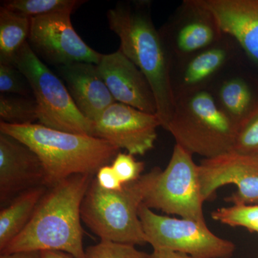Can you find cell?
<instances>
[{
	"label": "cell",
	"instance_id": "cell-1",
	"mask_svg": "<svg viewBox=\"0 0 258 258\" xmlns=\"http://www.w3.org/2000/svg\"><path fill=\"white\" fill-rule=\"evenodd\" d=\"M93 175L76 174L47 189L23 232L1 254L57 250L86 258L81 205Z\"/></svg>",
	"mask_w": 258,
	"mask_h": 258
},
{
	"label": "cell",
	"instance_id": "cell-2",
	"mask_svg": "<svg viewBox=\"0 0 258 258\" xmlns=\"http://www.w3.org/2000/svg\"><path fill=\"white\" fill-rule=\"evenodd\" d=\"M109 28L119 37L120 50L147 78L157 105L161 127L165 128L174 113L170 53L151 18L147 3L131 6L118 3L107 13Z\"/></svg>",
	"mask_w": 258,
	"mask_h": 258
},
{
	"label": "cell",
	"instance_id": "cell-3",
	"mask_svg": "<svg viewBox=\"0 0 258 258\" xmlns=\"http://www.w3.org/2000/svg\"><path fill=\"white\" fill-rule=\"evenodd\" d=\"M0 133L18 139L36 154L47 188L76 174H96L120 150L93 136L62 132L40 123L13 125L1 121Z\"/></svg>",
	"mask_w": 258,
	"mask_h": 258
},
{
	"label": "cell",
	"instance_id": "cell-4",
	"mask_svg": "<svg viewBox=\"0 0 258 258\" xmlns=\"http://www.w3.org/2000/svg\"><path fill=\"white\" fill-rule=\"evenodd\" d=\"M161 170L156 166L117 191L102 189L93 179L81 205L82 221L101 240L134 245L147 244L139 209Z\"/></svg>",
	"mask_w": 258,
	"mask_h": 258
},
{
	"label": "cell",
	"instance_id": "cell-5",
	"mask_svg": "<svg viewBox=\"0 0 258 258\" xmlns=\"http://www.w3.org/2000/svg\"><path fill=\"white\" fill-rule=\"evenodd\" d=\"M164 129L186 152L210 159L232 151L239 126L205 88L176 95L174 113Z\"/></svg>",
	"mask_w": 258,
	"mask_h": 258
},
{
	"label": "cell",
	"instance_id": "cell-6",
	"mask_svg": "<svg viewBox=\"0 0 258 258\" xmlns=\"http://www.w3.org/2000/svg\"><path fill=\"white\" fill-rule=\"evenodd\" d=\"M13 64L28 79L36 102L40 124L94 137L92 122L81 113L63 81L42 62L28 41L19 51Z\"/></svg>",
	"mask_w": 258,
	"mask_h": 258
},
{
	"label": "cell",
	"instance_id": "cell-7",
	"mask_svg": "<svg viewBox=\"0 0 258 258\" xmlns=\"http://www.w3.org/2000/svg\"><path fill=\"white\" fill-rule=\"evenodd\" d=\"M139 216L147 244L192 258H231L235 244L214 234L207 224L158 215L142 204Z\"/></svg>",
	"mask_w": 258,
	"mask_h": 258
},
{
	"label": "cell",
	"instance_id": "cell-8",
	"mask_svg": "<svg viewBox=\"0 0 258 258\" xmlns=\"http://www.w3.org/2000/svg\"><path fill=\"white\" fill-rule=\"evenodd\" d=\"M204 203L199 165L192 154L175 144L169 164L161 169L143 204L151 210L206 224Z\"/></svg>",
	"mask_w": 258,
	"mask_h": 258
},
{
	"label": "cell",
	"instance_id": "cell-9",
	"mask_svg": "<svg viewBox=\"0 0 258 258\" xmlns=\"http://www.w3.org/2000/svg\"><path fill=\"white\" fill-rule=\"evenodd\" d=\"M71 15L60 13L31 18L29 45L40 58L57 67L74 62L98 64L102 54L83 41Z\"/></svg>",
	"mask_w": 258,
	"mask_h": 258
},
{
	"label": "cell",
	"instance_id": "cell-10",
	"mask_svg": "<svg viewBox=\"0 0 258 258\" xmlns=\"http://www.w3.org/2000/svg\"><path fill=\"white\" fill-rule=\"evenodd\" d=\"M93 136L132 155H144L154 147L161 122L157 114L115 102L93 123Z\"/></svg>",
	"mask_w": 258,
	"mask_h": 258
},
{
	"label": "cell",
	"instance_id": "cell-11",
	"mask_svg": "<svg viewBox=\"0 0 258 258\" xmlns=\"http://www.w3.org/2000/svg\"><path fill=\"white\" fill-rule=\"evenodd\" d=\"M204 202L227 184L237 190L225 200L233 205H258V158L230 151L218 157L204 159L199 164Z\"/></svg>",
	"mask_w": 258,
	"mask_h": 258
},
{
	"label": "cell",
	"instance_id": "cell-12",
	"mask_svg": "<svg viewBox=\"0 0 258 258\" xmlns=\"http://www.w3.org/2000/svg\"><path fill=\"white\" fill-rule=\"evenodd\" d=\"M169 53L181 59L205 50L225 36L213 15L199 4L198 0H186L177 14L160 32Z\"/></svg>",
	"mask_w": 258,
	"mask_h": 258
},
{
	"label": "cell",
	"instance_id": "cell-13",
	"mask_svg": "<svg viewBox=\"0 0 258 258\" xmlns=\"http://www.w3.org/2000/svg\"><path fill=\"white\" fill-rule=\"evenodd\" d=\"M45 186V174L36 154L8 134L0 133V204L5 208L20 194Z\"/></svg>",
	"mask_w": 258,
	"mask_h": 258
},
{
	"label": "cell",
	"instance_id": "cell-14",
	"mask_svg": "<svg viewBox=\"0 0 258 258\" xmlns=\"http://www.w3.org/2000/svg\"><path fill=\"white\" fill-rule=\"evenodd\" d=\"M97 68L115 102L157 114V101L149 81L120 49L102 55Z\"/></svg>",
	"mask_w": 258,
	"mask_h": 258
},
{
	"label": "cell",
	"instance_id": "cell-15",
	"mask_svg": "<svg viewBox=\"0 0 258 258\" xmlns=\"http://www.w3.org/2000/svg\"><path fill=\"white\" fill-rule=\"evenodd\" d=\"M215 17L222 33L258 64V0H198Z\"/></svg>",
	"mask_w": 258,
	"mask_h": 258
},
{
	"label": "cell",
	"instance_id": "cell-16",
	"mask_svg": "<svg viewBox=\"0 0 258 258\" xmlns=\"http://www.w3.org/2000/svg\"><path fill=\"white\" fill-rule=\"evenodd\" d=\"M75 104L92 123L115 101L98 72L97 64L74 62L57 66Z\"/></svg>",
	"mask_w": 258,
	"mask_h": 258
},
{
	"label": "cell",
	"instance_id": "cell-17",
	"mask_svg": "<svg viewBox=\"0 0 258 258\" xmlns=\"http://www.w3.org/2000/svg\"><path fill=\"white\" fill-rule=\"evenodd\" d=\"M230 42L224 40L184 59L176 79L174 94L205 88V85L227 64L232 55Z\"/></svg>",
	"mask_w": 258,
	"mask_h": 258
},
{
	"label": "cell",
	"instance_id": "cell-18",
	"mask_svg": "<svg viewBox=\"0 0 258 258\" xmlns=\"http://www.w3.org/2000/svg\"><path fill=\"white\" fill-rule=\"evenodd\" d=\"M48 188L37 186L20 194L0 212V252L23 232Z\"/></svg>",
	"mask_w": 258,
	"mask_h": 258
},
{
	"label": "cell",
	"instance_id": "cell-19",
	"mask_svg": "<svg viewBox=\"0 0 258 258\" xmlns=\"http://www.w3.org/2000/svg\"><path fill=\"white\" fill-rule=\"evenodd\" d=\"M215 97L222 109L239 128L258 109V100L253 89L245 79L239 76L225 79Z\"/></svg>",
	"mask_w": 258,
	"mask_h": 258
},
{
	"label": "cell",
	"instance_id": "cell-20",
	"mask_svg": "<svg viewBox=\"0 0 258 258\" xmlns=\"http://www.w3.org/2000/svg\"><path fill=\"white\" fill-rule=\"evenodd\" d=\"M31 19L1 7L0 64H13L15 57L28 41Z\"/></svg>",
	"mask_w": 258,
	"mask_h": 258
},
{
	"label": "cell",
	"instance_id": "cell-21",
	"mask_svg": "<svg viewBox=\"0 0 258 258\" xmlns=\"http://www.w3.org/2000/svg\"><path fill=\"white\" fill-rule=\"evenodd\" d=\"M79 0H11L3 3V8L29 18L69 13L84 3Z\"/></svg>",
	"mask_w": 258,
	"mask_h": 258
},
{
	"label": "cell",
	"instance_id": "cell-22",
	"mask_svg": "<svg viewBox=\"0 0 258 258\" xmlns=\"http://www.w3.org/2000/svg\"><path fill=\"white\" fill-rule=\"evenodd\" d=\"M1 121L13 125L32 124L37 119L35 99L18 95L0 96Z\"/></svg>",
	"mask_w": 258,
	"mask_h": 258
},
{
	"label": "cell",
	"instance_id": "cell-23",
	"mask_svg": "<svg viewBox=\"0 0 258 258\" xmlns=\"http://www.w3.org/2000/svg\"><path fill=\"white\" fill-rule=\"evenodd\" d=\"M211 216L215 221L230 227H241L258 234V205H233L217 209Z\"/></svg>",
	"mask_w": 258,
	"mask_h": 258
},
{
	"label": "cell",
	"instance_id": "cell-24",
	"mask_svg": "<svg viewBox=\"0 0 258 258\" xmlns=\"http://www.w3.org/2000/svg\"><path fill=\"white\" fill-rule=\"evenodd\" d=\"M149 253L131 244L101 240L86 249V258H147Z\"/></svg>",
	"mask_w": 258,
	"mask_h": 258
},
{
	"label": "cell",
	"instance_id": "cell-25",
	"mask_svg": "<svg viewBox=\"0 0 258 258\" xmlns=\"http://www.w3.org/2000/svg\"><path fill=\"white\" fill-rule=\"evenodd\" d=\"M0 91L27 97L32 94L28 79L14 64H0Z\"/></svg>",
	"mask_w": 258,
	"mask_h": 258
},
{
	"label": "cell",
	"instance_id": "cell-26",
	"mask_svg": "<svg viewBox=\"0 0 258 258\" xmlns=\"http://www.w3.org/2000/svg\"><path fill=\"white\" fill-rule=\"evenodd\" d=\"M232 150L258 158V109L239 128Z\"/></svg>",
	"mask_w": 258,
	"mask_h": 258
},
{
	"label": "cell",
	"instance_id": "cell-27",
	"mask_svg": "<svg viewBox=\"0 0 258 258\" xmlns=\"http://www.w3.org/2000/svg\"><path fill=\"white\" fill-rule=\"evenodd\" d=\"M111 166L124 185L137 181L142 176L144 169V162L137 161L128 153H118L112 161Z\"/></svg>",
	"mask_w": 258,
	"mask_h": 258
},
{
	"label": "cell",
	"instance_id": "cell-28",
	"mask_svg": "<svg viewBox=\"0 0 258 258\" xmlns=\"http://www.w3.org/2000/svg\"><path fill=\"white\" fill-rule=\"evenodd\" d=\"M96 180L102 189L107 191H120L124 186L112 166L105 165L100 168L96 173Z\"/></svg>",
	"mask_w": 258,
	"mask_h": 258
},
{
	"label": "cell",
	"instance_id": "cell-29",
	"mask_svg": "<svg viewBox=\"0 0 258 258\" xmlns=\"http://www.w3.org/2000/svg\"><path fill=\"white\" fill-rule=\"evenodd\" d=\"M147 258H192L187 254L166 250V249H153L152 252L148 254Z\"/></svg>",
	"mask_w": 258,
	"mask_h": 258
},
{
	"label": "cell",
	"instance_id": "cell-30",
	"mask_svg": "<svg viewBox=\"0 0 258 258\" xmlns=\"http://www.w3.org/2000/svg\"><path fill=\"white\" fill-rule=\"evenodd\" d=\"M0 258H41L40 251H22L9 254H1Z\"/></svg>",
	"mask_w": 258,
	"mask_h": 258
},
{
	"label": "cell",
	"instance_id": "cell-31",
	"mask_svg": "<svg viewBox=\"0 0 258 258\" xmlns=\"http://www.w3.org/2000/svg\"><path fill=\"white\" fill-rule=\"evenodd\" d=\"M41 258H76L67 252L57 250H44L40 252Z\"/></svg>",
	"mask_w": 258,
	"mask_h": 258
},
{
	"label": "cell",
	"instance_id": "cell-32",
	"mask_svg": "<svg viewBox=\"0 0 258 258\" xmlns=\"http://www.w3.org/2000/svg\"><path fill=\"white\" fill-rule=\"evenodd\" d=\"M257 258H258V256H257Z\"/></svg>",
	"mask_w": 258,
	"mask_h": 258
}]
</instances>
